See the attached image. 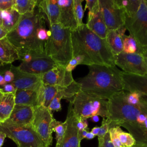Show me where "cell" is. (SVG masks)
<instances>
[{
  "mask_svg": "<svg viewBox=\"0 0 147 147\" xmlns=\"http://www.w3.org/2000/svg\"><path fill=\"white\" fill-rule=\"evenodd\" d=\"M3 91L2 90L1 88L0 87V98H1V97L2 96V95H3Z\"/></svg>",
  "mask_w": 147,
  "mask_h": 147,
  "instance_id": "11a10c76",
  "label": "cell"
},
{
  "mask_svg": "<svg viewBox=\"0 0 147 147\" xmlns=\"http://www.w3.org/2000/svg\"><path fill=\"white\" fill-rule=\"evenodd\" d=\"M141 54L142 55V56L145 60V61L147 65V49L142 48V51H141Z\"/></svg>",
  "mask_w": 147,
  "mask_h": 147,
  "instance_id": "7dc6e473",
  "label": "cell"
},
{
  "mask_svg": "<svg viewBox=\"0 0 147 147\" xmlns=\"http://www.w3.org/2000/svg\"><path fill=\"white\" fill-rule=\"evenodd\" d=\"M15 104L34 107L39 106L38 91L17 89L15 92Z\"/></svg>",
  "mask_w": 147,
  "mask_h": 147,
  "instance_id": "7402d4cb",
  "label": "cell"
},
{
  "mask_svg": "<svg viewBox=\"0 0 147 147\" xmlns=\"http://www.w3.org/2000/svg\"><path fill=\"white\" fill-rule=\"evenodd\" d=\"M142 48H145V49H147V46H146V47H142Z\"/></svg>",
  "mask_w": 147,
  "mask_h": 147,
  "instance_id": "91938a15",
  "label": "cell"
},
{
  "mask_svg": "<svg viewBox=\"0 0 147 147\" xmlns=\"http://www.w3.org/2000/svg\"><path fill=\"white\" fill-rule=\"evenodd\" d=\"M50 36L45 44V55L65 66L73 56L71 30L59 23L49 25Z\"/></svg>",
  "mask_w": 147,
  "mask_h": 147,
  "instance_id": "5b68a950",
  "label": "cell"
},
{
  "mask_svg": "<svg viewBox=\"0 0 147 147\" xmlns=\"http://www.w3.org/2000/svg\"><path fill=\"white\" fill-rule=\"evenodd\" d=\"M39 147H47V146H46L45 145H41V146H40Z\"/></svg>",
  "mask_w": 147,
  "mask_h": 147,
  "instance_id": "680465c9",
  "label": "cell"
},
{
  "mask_svg": "<svg viewBox=\"0 0 147 147\" xmlns=\"http://www.w3.org/2000/svg\"><path fill=\"white\" fill-rule=\"evenodd\" d=\"M6 84V83L3 74L2 73H0V86H3Z\"/></svg>",
  "mask_w": 147,
  "mask_h": 147,
  "instance_id": "681fc988",
  "label": "cell"
},
{
  "mask_svg": "<svg viewBox=\"0 0 147 147\" xmlns=\"http://www.w3.org/2000/svg\"><path fill=\"white\" fill-rule=\"evenodd\" d=\"M16 0H0V9L2 11L14 8Z\"/></svg>",
  "mask_w": 147,
  "mask_h": 147,
  "instance_id": "f35d334b",
  "label": "cell"
},
{
  "mask_svg": "<svg viewBox=\"0 0 147 147\" xmlns=\"http://www.w3.org/2000/svg\"><path fill=\"white\" fill-rule=\"evenodd\" d=\"M10 69L14 74L11 83L16 89L38 91L42 84L41 75L32 74L20 70L17 67L11 65Z\"/></svg>",
  "mask_w": 147,
  "mask_h": 147,
  "instance_id": "9a60e30c",
  "label": "cell"
},
{
  "mask_svg": "<svg viewBox=\"0 0 147 147\" xmlns=\"http://www.w3.org/2000/svg\"><path fill=\"white\" fill-rule=\"evenodd\" d=\"M84 0H81L82 2ZM86 5L84 11L88 9V12H92L99 8V0H85Z\"/></svg>",
  "mask_w": 147,
  "mask_h": 147,
  "instance_id": "74e56055",
  "label": "cell"
},
{
  "mask_svg": "<svg viewBox=\"0 0 147 147\" xmlns=\"http://www.w3.org/2000/svg\"><path fill=\"white\" fill-rule=\"evenodd\" d=\"M57 5L59 8L58 23L71 30L75 29L77 24L74 14L73 0H57Z\"/></svg>",
  "mask_w": 147,
  "mask_h": 147,
  "instance_id": "ac0fdd59",
  "label": "cell"
},
{
  "mask_svg": "<svg viewBox=\"0 0 147 147\" xmlns=\"http://www.w3.org/2000/svg\"><path fill=\"white\" fill-rule=\"evenodd\" d=\"M109 133L111 141L114 147H123L118 136L115 126L111 127L109 129Z\"/></svg>",
  "mask_w": 147,
  "mask_h": 147,
  "instance_id": "8d00e7d4",
  "label": "cell"
},
{
  "mask_svg": "<svg viewBox=\"0 0 147 147\" xmlns=\"http://www.w3.org/2000/svg\"><path fill=\"white\" fill-rule=\"evenodd\" d=\"M78 118L87 119L94 116L108 117V100L80 91L71 101Z\"/></svg>",
  "mask_w": 147,
  "mask_h": 147,
  "instance_id": "8992f818",
  "label": "cell"
},
{
  "mask_svg": "<svg viewBox=\"0 0 147 147\" xmlns=\"http://www.w3.org/2000/svg\"><path fill=\"white\" fill-rule=\"evenodd\" d=\"M3 76L6 84L12 83L14 78V74L10 69L5 71L3 73Z\"/></svg>",
  "mask_w": 147,
  "mask_h": 147,
  "instance_id": "60d3db41",
  "label": "cell"
},
{
  "mask_svg": "<svg viewBox=\"0 0 147 147\" xmlns=\"http://www.w3.org/2000/svg\"><path fill=\"white\" fill-rule=\"evenodd\" d=\"M122 72L115 66L91 64L88 65V74L77 82L81 91L108 100L123 91Z\"/></svg>",
  "mask_w": 147,
  "mask_h": 147,
  "instance_id": "3957f363",
  "label": "cell"
},
{
  "mask_svg": "<svg viewBox=\"0 0 147 147\" xmlns=\"http://www.w3.org/2000/svg\"><path fill=\"white\" fill-rule=\"evenodd\" d=\"M7 32L3 28V27L0 25V40L6 37Z\"/></svg>",
  "mask_w": 147,
  "mask_h": 147,
  "instance_id": "f6af8a7d",
  "label": "cell"
},
{
  "mask_svg": "<svg viewBox=\"0 0 147 147\" xmlns=\"http://www.w3.org/2000/svg\"><path fill=\"white\" fill-rule=\"evenodd\" d=\"M80 64L87 65V61L84 56L81 55H75L72 56V59L65 65V69L67 71L72 72L75 67Z\"/></svg>",
  "mask_w": 147,
  "mask_h": 147,
  "instance_id": "836d02e7",
  "label": "cell"
},
{
  "mask_svg": "<svg viewBox=\"0 0 147 147\" xmlns=\"http://www.w3.org/2000/svg\"><path fill=\"white\" fill-rule=\"evenodd\" d=\"M0 131L12 140L17 147H39L45 145L32 125H18L6 121L3 123L0 122Z\"/></svg>",
  "mask_w": 147,
  "mask_h": 147,
  "instance_id": "52a82bcc",
  "label": "cell"
},
{
  "mask_svg": "<svg viewBox=\"0 0 147 147\" xmlns=\"http://www.w3.org/2000/svg\"><path fill=\"white\" fill-rule=\"evenodd\" d=\"M20 60L17 48L6 37L0 40V60L5 64H11Z\"/></svg>",
  "mask_w": 147,
  "mask_h": 147,
  "instance_id": "ffe728a7",
  "label": "cell"
},
{
  "mask_svg": "<svg viewBox=\"0 0 147 147\" xmlns=\"http://www.w3.org/2000/svg\"><path fill=\"white\" fill-rule=\"evenodd\" d=\"M5 64H3L1 60H0V73H2V68L3 67V66H5Z\"/></svg>",
  "mask_w": 147,
  "mask_h": 147,
  "instance_id": "f5cc1de1",
  "label": "cell"
},
{
  "mask_svg": "<svg viewBox=\"0 0 147 147\" xmlns=\"http://www.w3.org/2000/svg\"><path fill=\"white\" fill-rule=\"evenodd\" d=\"M67 126L61 141L55 147H81L79 138V130L76 125V117L73 109V105L69 102L66 117Z\"/></svg>",
  "mask_w": 147,
  "mask_h": 147,
  "instance_id": "7c38bea8",
  "label": "cell"
},
{
  "mask_svg": "<svg viewBox=\"0 0 147 147\" xmlns=\"http://www.w3.org/2000/svg\"><path fill=\"white\" fill-rule=\"evenodd\" d=\"M86 24L89 29L99 37L106 39L108 29L99 8L92 12H88L87 22Z\"/></svg>",
  "mask_w": 147,
  "mask_h": 147,
  "instance_id": "d6986e66",
  "label": "cell"
},
{
  "mask_svg": "<svg viewBox=\"0 0 147 147\" xmlns=\"http://www.w3.org/2000/svg\"><path fill=\"white\" fill-rule=\"evenodd\" d=\"M57 64L50 57L42 55L33 56L29 61H22L17 68L25 72L41 75Z\"/></svg>",
  "mask_w": 147,
  "mask_h": 147,
  "instance_id": "4fadbf2b",
  "label": "cell"
},
{
  "mask_svg": "<svg viewBox=\"0 0 147 147\" xmlns=\"http://www.w3.org/2000/svg\"><path fill=\"white\" fill-rule=\"evenodd\" d=\"M115 64L124 72L147 76V65L141 53L122 52L115 55Z\"/></svg>",
  "mask_w": 147,
  "mask_h": 147,
  "instance_id": "30bf717a",
  "label": "cell"
},
{
  "mask_svg": "<svg viewBox=\"0 0 147 147\" xmlns=\"http://www.w3.org/2000/svg\"><path fill=\"white\" fill-rule=\"evenodd\" d=\"M62 87H61L60 90L57 93V94L55 95V96L53 98L52 100L51 101V103L49 104L48 109L51 111L52 112L53 111H59L61 110V106L60 101L63 99V94L61 91Z\"/></svg>",
  "mask_w": 147,
  "mask_h": 147,
  "instance_id": "d590c367",
  "label": "cell"
},
{
  "mask_svg": "<svg viewBox=\"0 0 147 147\" xmlns=\"http://www.w3.org/2000/svg\"><path fill=\"white\" fill-rule=\"evenodd\" d=\"M124 25L141 48L147 46V6L143 0L133 15L126 16Z\"/></svg>",
  "mask_w": 147,
  "mask_h": 147,
  "instance_id": "ba28073f",
  "label": "cell"
},
{
  "mask_svg": "<svg viewBox=\"0 0 147 147\" xmlns=\"http://www.w3.org/2000/svg\"><path fill=\"white\" fill-rule=\"evenodd\" d=\"M76 125L79 131L88 129V123L87 119H84L81 118H76Z\"/></svg>",
  "mask_w": 147,
  "mask_h": 147,
  "instance_id": "ab89813d",
  "label": "cell"
},
{
  "mask_svg": "<svg viewBox=\"0 0 147 147\" xmlns=\"http://www.w3.org/2000/svg\"><path fill=\"white\" fill-rule=\"evenodd\" d=\"M73 56H84L87 65L102 64L115 66V55L106 39H103L89 29L86 24L71 30Z\"/></svg>",
  "mask_w": 147,
  "mask_h": 147,
  "instance_id": "7a4b0ae2",
  "label": "cell"
},
{
  "mask_svg": "<svg viewBox=\"0 0 147 147\" xmlns=\"http://www.w3.org/2000/svg\"><path fill=\"white\" fill-rule=\"evenodd\" d=\"M40 11L45 17L49 25L58 23L59 8L57 0H42L37 5Z\"/></svg>",
  "mask_w": 147,
  "mask_h": 147,
  "instance_id": "44dd1931",
  "label": "cell"
},
{
  "mask_svg": "<svg viewBox=\"0 0 147 147\" xmlns=\"http://www.w3.org/2000/svg\"><path fill=\"white\" fill-rule=\"evenodd\" d=\"M118 136L123 147H131L136 143V140L129 133L125 132L122 130L120 126H115Z\"/></svg>",
  "mask_w": 147,
  "mask_h": 147,
  "instance_id": "1f68e13d",
  "label": "cell"
},
{
  "mask_svg": "<svg viewBox=\"0 0 147 147\" xmlns=\"http://www.w3.org/2000/svg\"><path fill=\"white\" fill-rule=\"evenodd\" d=\"M37 3H38V4H39V3H40L42 0H37ZM38 4H37V5H38Z\"/></svg>",
  "mask_w": 147,
  "mask_h": 147,
  "instance_id": "9f6ffc18",
  "label": "cell"
},
{
  "mask_svg": "<svg viewBox=\"0 0 147 147\" xmlns=\"http://www.w3.org/2000/svg\"><path fill=\"white\" fill-rule=\"evenodd\" d=\"M37 4V0H16L14 9L21 14H24L33 10Z\"/></svg>",
  "mask_w": 147,
  "mask_h": 147,
  "instance_id": "f546056e",
  "label": "cell"
},
{
  "mask_svg": "<svg viewBox=\"0 0 147 147\" xmlns=\"http://www.w3.org/2000/svg\"><path fill=\"white\" fill-rule=\"evenodd\" d=\"M2 11L0 9V25H2Z\"/></svg>",
  "mask_w": 147,
  "mask_h": 147,
  "instance_id": "db71d44e",
  "label": "cell"
},
{
  "mask_svg": "<svg viewBox=\"0 0 147 147\" xmlns=\"http://www.w3.org/2000/svg\"><path fill=\"white\" fill-rule=\"evenodd\" d=\"M1 89L3 92H6V93H12V92L15 93L17 90L14 87V86L11 83L6 84L3 86L2 88H1Z\"/></svg>",
  "mask_w": 147,
  "mask_h": 147,
  "instance_id": "b9f144b4",
  "label": "cell"
},
{
  "mask_svg": "<svg viewBox=\"0 0 147 147\" xmlns=\"http://www.w3.org/2000/svg\"><path fill=\"white\" fill-rule=\"evenodd\" d=\"M99 6L108 30H117L125 25V11L111 0H99Z\"/></svg>",
  "mask_w": 147,
  "mask_h": 147,
  "instance_id": "8fae6325",
  "label": "cell"
},
{
  "mask_svg": "<svg viewBox=\"0 0 147 147\" xmlns=\"http://www.w3.org/2000/svg\"><path fill=\"white\" fill-rule=\"evenodd\" d=\"M144 1V2H145V3L146 4V5L147 6V0H143Z\"/></svg>",
  "mask_w": 147,
  "mask_h": 147,
  "instance_id": "6f0895ef",
  "label": "cell"
},
{
  "mask_svg": "<svg viewBox=\"0 0 147 147\" xmlns=\"http://www.w3.org/2000/svg\"><path fill=\"white\" fill-rule=\"evenodd\" d=\"M74 1V14L77 27L83 24V18L84 16V10L83 9L81 0H73Z\"/></svg>",
  "mask_w": 147,
  "mask_h": 147,
  "instance_id": "d6a6232c",
  "label": "cell"
},
{
  "mask_svg": "<svg viewBox=\"0 0 147 147\" xmlns=\"http://www.w3.org/2000/svg\"><path fill=\"white\" fill-rule=\"evenodd\" d=\"M45 18L38 5L30 12L22 14L16 26L7 34L6 38L17 48L20 58L24 55H45V42L38 38V31L44 26Z\"/></svg>",
  "mask_w": 147,
  "mask_h": 147,
  "instance_id": "6da1fadb",
  "label": "cell"
},
{
  "mask_svg": "<svg viewBox=\"0 0 147 147\" xmlns=\"http://www.w3.org/2000/svg\"><path fill=\"white\" fill-rule=\"evenodd\" d=\"M111 1L125 11L126 16H131L137 11L141 0H111Z\"/></svg>",
  "mask_w": 147,
  "mask_h": 147,
  "instance_id": "83f0119b",
  "label": "cell"
},
{
  "mask_svg": "<svg viewBox=\"0 0 147 147\" xmlns=\"http://www.w3.org/2000/svg\"><path fill=\"white\" fill-rule=\"evenodd\" d=\"M118 126L126 129L129 133L132 135L136 142L147 145V129L127 122L121 123Z\"/></svg>",
  "mask_w": 147,
  "mask_h": 147,
  "instance_id": "4316f807",
  "label": "cell"
},
{
  "mask_svg": "<svg viewBox=\"0 0 147 147\" xmlns=\"http://www.w3.org/2000/svg\"><path fill=\"white\" fill-rule=\"evenodd\" d=\"M67 126V123L66 120L64 122H61L57 121L55 118L53 119L51 123V129L52 131L56 133V144H59L62 140L65 132Z\"/></svg>",
  "mask_w": 147,
  "mask_h": 147,
  "instance_id": "4dcf8cb0",
  "label": "cell"
},
{
  "mask_svg": "<svg viewBox=\"0 0 147 147\" xmlns=\"http://www.w3.org/2000/svg\"><path fill=\"white\" fill-rule=\"evenodd\" d=\"M6 137V134L3 132L0 131V147H2V146L3 145L4 140Z\"/></svg>",
  "mask_w": 147,
  "mask_h": 147,
  "instance_id": "bcb514c9",
  "label": "cell"
},
{
  "mask_svg": "<svg viewBox=\"0 0 147 147\" xmlns=\"http://www.w3.org/2000/svg\"><path fill=\"white\" fill-rule=\"evenodd\" d=\"M106 40L114 55L123 52L122 37L117 30H108Z\"/></svg>",
  "mask_w": 147,
  "mask_h": 147,
  "instance_id": "484cf974",
  "label": "cell"
},
{
  "mask_svg": "<svg viewBox=\"0 0 147 147\" xmlns=\"http://www.w3.org/2000/svg\"><path fill=\"white\" fill-rule=\"evenodd\" d=\"M61 87L42 84L38 90V105L48 108Z\"/></svg>",
  "mask_w": 147,
  "mask_h": 147,
  "instance_id": "cb8c5ba5",
  "label": "cell"
},
{
  "mask_svg": "<svg viewBox=\"0 0 147 147\" xmlns=\"http://www.w3.org/2000/svg\"><path fill=\"white\" fill-rule=\"evenodd\" d=\"M98 147H114L111 141L109 132L104 137V140L102 145L98 146Z\"/></svg>",
  "mask_w": 147,
  "mask_h": 147,
  "instance_id": "7bdbcfd3",
  "label": "cell"
},
{
  "mask_svg": "<svg viewBox=\"0 0 147 147\" xmlns=\"http://www.w3.org/2000/svg\"><path fill=\"white\" fill-rule=\"evenodd\" d=\"M123 40V52L126 53H141L142 48L138 44L135 39L130 34L122 36Z\"/></svg>",
  "mask_w": 147,
  "mask_h": 147,
  "instance_id": "f1b7e54d",
  "label": "cell"
},
{
  "mask_svg": "<svg viewBox=\"0 0 147 147\" xmlns=\"http://www.w3.org/2000/svg\"><path fill=\"white\" fill-rule=\"evenodd\" d=\"M110 129V122L107 120V118H103L102 125L100 126V131L98 136V146L102 145L104 140V137L109 132Z\"/></svg>",
  "mask_w": 147,
  "mask_h": 147,
  "instance_id": "e575fe53",
  "label": "cell"
},
{
  "mask_svg": "<svg viewBox=\"0 0 147 147\" xmlns=\"http://www.w3.org/2000/svg\"><path fill=\"white\" fill-rule=\"evenodd\" d=\"M88 132V129H84L82 131H79V140L80 141H82V140L83 139L85 138V137H86Z\"/></svg>",
  "mask_w": 147,
  "mask_h": 147,
  "instance_id": "ee69618b",
  "label": "cell"
},
{
  "mask_svg": "<svg viewBox=\"0 0 147 147\" xmlns=\"http://www.w3.org/2000/svg\"><path fill=\"white\" fill-rule=\"evenodd\" d=\"M15 93L3 92L0 98V122H5L10 116L15 106Z\"/></svg>",
  "mask_w": 147,
  "mask_h": 147,
  "instance_id": "603a6c76",
  "label": "cell"
},
{
  "mask_svg": "<svg viewBox=\"0 0 147 147\" xmlns=\"http://www.w3.org/2000/svg\"><path fill=\"white\" fill-rule=\"evenodd\" d=\"M21 15L14 8L2 11L1 26L7 33L16 26L20 20Z\"/></svg>",
  "mask_w": 147,
  "mask_h": 147,
  "instance_id": "d4e9b609",
  "label": "cell"
},
{
  "mask_svg": "<svg viewBox=\"0 0 147 147\" xmlns=\"http://www.w3.org/2000/svg\"><path fill=\"white\" fill-rule=\"evenodd\" d=\"M42 84L66 87L74 80L72 72L67 71L65 66L57 64L56 66L41 75Z\"/></svg>",
  "mask_w": 147,
  "mask_h": 147,
  "instance_id": "5bb4252c",
  "label": "cell"
},
{
  "mask_svg": "<svg viewBox=\"0 0 147 147\" xmlns=\"http://www.w3.org/2000/svg\"><path fill=\"white\" fill-rule=\"evenodd\" d=\"M99 131H100V126H95L92 129L91 132L93 133L95 136H96L98 135Z\"/></svg>",
  "mask_w": 147,
  "mask_h": 147,
  "instance_id": "c3c4849f",
  "label": "cell"
},
{
  "mask_svg": "<svg viewBox=\"0 0 147 147\" xmlns=\"http://www.w3.org/2000/svg\"><path fill=\"white\" fill-rule=\"evenodd\" d=\"M95 137V136L93 133H92L91 131H88V132L87 133L85 138H86L87 140H91V139L94 138Z\"/></svg>",
  "mask_w": 147,
  "mask_h": 147,
  "instance_id": "f907efd6",
  "label": "cell"
},
{
  "mask_svg": "<svg viewBox=\"0 0 147 147\" xmlns=\"http://www.w3.org/2000/svg\"><path fill=\"white\" fill-rule=\"evenodd\" d=\"M123 88L128 92H137L147 96V76L122 72Z\"/></svg>",
  "mask_w": 147,
  "mask_h": 147,
  "instance_id": "2e32d148",
  "label": "cell"
},
{
  "mask_svg": "<svg viewBox=\"0 0 147 147\" xmlns=\"http://www.w3.org/2000/svg\"><path fill=\"white\" fill-rule=\"evenodd\" d=\"M131 147H147V145L144 144H141V143H138V142H136L135 143L134 145H133Z\"/></svg>",
  "mask_w": 147,
  "mask_h": 147,
  "instance_id": "816d5d0a",
  "label": "cell"
},
{
  "mask_svg": "<svg viewBox=\"0 0 147 147\" xmlns=\"http://www.w3.org/2000/svg\"><path fill=\"white\" fill-rule=\"evenodd\" d=\"M34 109L35 107L30 106L15 105L10 117L6 121L21 126L31 125Z\"/></svg>",
  "mask_w": 147,
  "mask_h": 147,
  "instance_id": "e0dca14e",
  "label": "cell"
},
{
  "mask_svg": "<svg viewBox=\"0 0 147 147\" xmlns=\"http://www.w3.org/2000/svg\"><path fill=\"white\" fill-rule=\"evenodd\" d=\"M53 114L48 108L42 106L35 107L32 126L42 141L47 147H51L52 142L51 123Z\"/></svg>",
  "mask_w": 147,
  "mask_h": 147,
  "instance_id": "9c48e42d",
  "label": "cell"
},
{
  "mask_svg": "<svg viewBox=\"0 0 147 147\" xmlns=\"http://www.w3.org/2000/svg\"><path fill=\"white\" fill-rule=\"evenodd\" d=\"M110 128L123 122L130 123L147 129V100L138 105L128 103L122 91L108 99V117Z\"/></svg>",
  "mask_w": 147,
  "mask_h": 147,
  "instance_id": "277c9868",
  "label": "cell"
}]
</instances>
